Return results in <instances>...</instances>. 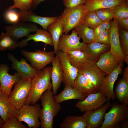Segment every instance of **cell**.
I'll list each match as a JSON object with an SVG mask.
<instances>
[{
  "instance_id": "obj_42",
  "label": "cell",
  "mask_w": 128,
  "mask_h": 128,
  "mask_svg": "<svg viewBox=\"0 0 128 128\" xmlns=\"http://www.w3.org/2000/svg\"><path fill=\"white\" fill-rule=\"evenodd\" d=\"M117 20L119 28L128 30V18Z\"/></svg>"
},
{
  "instance_id": "obj_32",
  "label": "cell",
  "mask_w": 128,
  "mask_h": 128,
  "mask_svg": "<svg viewBox=\"0 0 128 128\" xmlns=\"http://www.w3.org/2000/svg\"><path fill=\"white\" fill-rule=\"evenodd\" d=\"M18 47L17 42L14 41L6 32L0 34V50H13Z\"/></svg>"
},
{
  "instance_id": "obj_45",
  "label": "cell",
  "mask_w": 128,
  "mask_h": 128,
  "mask_svg": "<svg viewBox=\"0 0 128 128\" xmlns=\"http://www.w3.org/2000/svg\"><path fill=\"white\" fill-rule=\"evenodd\" d=\"M46 0H33L32 4V9H35L41 2Z\"/></svg>"
},
{
  "instance_id": "obj_39",
  "label": "cell",
  "mask_w": 128,
  "mask_h": 128,
  "mask_svg": "<svg viewBox=\"0 0 128 128\" xmlns=\"http://www.w3.org/2000/svg\"><path fill=\"white\" fill-rule=\"evenodd\" d=\"M5 16L6 20L10 23H14L18 22V13L13 9H9L5 13Z\"/></svg>"
},
{
  "instance_id": "obj_10",
  "label": "cell",
  "mask_w": 128,
  "mask_h": 128,
  "mask_svg": "<svg viewBox=\"0 0 128 128\" xmlns=\"http://www.w3.org/2000/svg\"><path fill=\"white\" fill-rule=\"evenodd\" d=\"M6 32L16 42L21 38L27 37L31 32H36L38 29L35 23L18 22L10 26L5 27Z\"/></svg>"
},
{
  "instance_id": "obj_23",
  "label": "cell",
  "mask_w": 128,
  "mask_h": 128,
  "mask_svg": "<svg viewBox=\"0 0 128 128\" xmlns=\"http://www.w3.org/2000/svg\"><path fill=\"white\" fill-rule=\"evenodd\" d=\"M51 63V75L52 90L54 95H56L63 80V75L60 62L57 54H56Z\"/></svg>"
},
{
  "instance_id": "obj_5",
  "label": "cell",
  "mask_w": 128,
  "mask_h": 128,
  "mask_svg": "<svg viewBox=\"0 0 128 128\" xmlns=\"http://www.w3.org/2000/svg\"><path fill=\"white\" fill-rule=\"evenodd\" d=\"M32 78H21L16 82L8 96L9 99L19 110L26 104L31 88Z\"/></svg>"
},
{
  "instance_id": "obj_13",
  "label": "cell",
  "mask_w": 128,
  "mask_h": 128,
  "mask_svg": "<svg viewBox=\"0 0 128 128\" xmlns=\"http://www.w3.org/2000/svg\"><path fill=\"white\" fill-rule=\"evenodd\" d=\"M111 28L109 44L110 51L120 63H122L125 56L123 52L120 45L119 36V27L117 20L115 18L113 19Z\"/></svg>"
},
{
  "instance_id": "obj_20",
  "label": "cell",
  "mask_w": 128,
  "mask_h": 128,
  "mask_svg": "<svg viewBox=\"0 0 128 128\" xmlns=\"http://www.w3.org/2000/svg\"><path fill=\"white\" fill-rule=\"evenodd\" d=\"M25 39L17 42L18 47L22 48L28 45L27 42L32 40L34 42H41L45 44L44 50L47 45L53 46V43L51 35L47 31L41 28L38 29L36 33L33 34H29Z\"/></svg>"
},
{
  "instance_id": "obj_7",
  "label": "cell",
  "mask_w": 128,
  "mask_h": 128,
  "mask_svg": "<svg viewBox=\"0 0 128 128\" xmlns=\"http://www.w3.org/2000/svg\"><path fill=\"white\" fill-rule=\"evenodd\" d=\"M21 53L30 62L32 66L38 70L43 69L50 64L55 54L54 51L47 52L45 50H39L33 52L23 50Z\"/></svg>"
},
{
  "instance_id": "obj_19",
  "label": "cell",
  "mask_w": 128,
  "mask_h": 128,
  "mask_svg": "<svg viewBox=\"0 0 128 128\" xmlns=\"http://www.w3.org/2000/svg\"><path fill=\"white\" fill-rule=\"evenodd\" d=\"M96 63L106 76L110 73L120 63L110 50L102 54L99 57L98 61Z\"/></svg>"
},
{
  "instance_id": "obj_3",
  "label": "cell",
  "mask_w": 128,
  "mask_h": 128,
  "mask_svg": "<svg viewBox=\"0 0 128 128\" xmlns=\"http://www.w3.org/2000/svg\"><path fill=\"white\" fill-rule=\"evenodd\" d=\"M88 11L84 4L66 8L59 16L63 26V34H68L71 30L82 24Z\"/></svg>"
},
{
  "instance_id": "obj_51",
  "label": "cell",
  "mask_w": 128,
  "mask_h": 128,
  "mask_svg": "<svg viewBox=\"0 0 128 128\" xmlns=\"http://www.w3.org/2000/svg\"><path fill=\"white\" fill-rule=\"evenodd\" d=\"M127 1L128 2V0H125Z\"/></svg>"
},
{
  "instance_id": "obj_1",
  "label": "cell",
  "mask_w": 128,
  "mask_h": 128,
  "mask_svg": "<svg viewBox=\"0 0 128 128\" xmlns=\"http://www.w3.org/2000/svg\"><path fill=\"white\" fill-rule=\"evenodd\" d=\"M52 69V66L46 67L38 70L32 78L31 92L26 104H35L45 91L49 89L52 90L51 82Z\"/></svg>"
},
{
  "instance_id": "obj_33",
  "label": "cell",
  "mask_w": 128,
  "mask_h": 128,
  "mask_svg": "<svg viewBox=\"0 0 128 128\" xmlns=\"http://www.w3.org/2000/svg\"><path fill=\"white\" fill-rule=\"evenodd\" d=\"M102 22L95 11H88L84 17L83 24L90 28L94 29L101 24Z\"/></svg>"
},
{
  "instance_id": "obj_44",
  "label": "cell",
  "mask_w": 128,
  "mask_h": 128,
  "mask_svg": "<svg viewBox=\"0 0 128 128\" xmlns=\"http://www.w3.org/2000/svg\"><path fill=\"white\" fill-rule=\"evenodd\" d=\"M112 20L103 21L101 24L102 26L105 29H110L111 25Z\"/></svg>"
},
{
  "instance_id": "obj_2",
  "label": "cell",
  "mask_w": 128,
  "mask_h": 128,
  "mask_svg": "<svg viewBox=\"0 0 128 128\" xmlns=\"http://www.w3.org/2000/svg\"><path fill=\"white\" fill-rule=\"evenodd\" d=\"M51 89H47L41 96L42 108L39 119L41 128H52L53 119L61 110L59 103L55 102Z\"/></svg>"
},
{
  "instance_id": "obj_34",
  "label": "cell",
  "mask_w": 128,
  "mask_h": 128,
  "mask_svg": "<svg viewBox=\"0 0 128 128\" xmlns=\"http://www.w3.org/2000/svg\"><path fill=\"white\" fill-rule=\"evenodd\" d=\"M117 19L128 18V2L124 1L112 8Z\"/></svg>"
},
{
  "instance_id": "obj_16",
  "label": "cell",
  "mask_w": 128,
  "mask_h": 128,
  "mask_svg": "<svg viewBox=\"0 0 128 128\" xmlns=\"http://www.w3.org/2000/svg\"><path fill=\"white\" fill-rule=\"evenodd\" d=\"M19 22H29L39 24L46 30H48V27L50 24L56 21L58 16L52 17H43L36 15L32 10H20L18 12Z\"/></svg>"
},
{
  "instance_id": "obj_40",
  "label": "cell",
  "mask_w": 128,
  "mask_h": 128,
  "mask_svg": "<svg viewBox=\"0 0 128 128\" xmlns=\"http://www.w3.org/2000/svg\"><path fill=\"white\" fill-rule=\"evenodd\" d=\"M110 29H105V31L93 41L109 45L110 35Z\"/></svg>"
},
{
  "instance_id": "obj_36",
  "label": "cell",
  "mask_w": 128,
  "mask_h": 128,
  "mask_svg": "<svg viewBox=\"0 0 128 128\" xmlns=\"http://www.w3.org/2000/svg\"><path fill=\"white\" fill-rule=\"evenodd\" d=\"M95 11L102 21L111 20L115 18L114 14L112 8L101 9H97Z\"/></svg>"
},
{
  "instance_id": "obj_26",
  "label": "cell",
  "mask_w": 128,
  "mask_h": 128,
  "mask_svg": "<svg viewBox=\"0 0 128 128\" xmlns=\"http://www.w3.org/2000/svg\"><path fill=\"white\" fill-rule=\"evenodd\" d=\"M125 0H86L84 4L88 11H95L105 8H112L115 6Z\"/></svg>"
},
{
  "instance_id": "obj_29",
  "label": "cell",
  "mask_w": 128,
  "mask_h": 128,
  "mask_svg": "<svg viewBox=\"0 0 128 128\" xmlns=\"http://www.w3.org/2000/svg\"><path fill=\"white\" fill-rule=\"evenodd\" d=\"M60 128H87L85 120L82 115H67L59 125Z\"/></svg>"
},
{
  "instance_id": "obj_9",
  "label": "cell",
  "mask_w": 128,
  "mask_h": 128,
  "mask_svg": "<svg viewBox=\"0 0 128 128\" xmlns=\"http://www.w3.org/2000/svg\"><path fill=\"white\" fill-rule=\"evenodd\" d=\"M78 69V72L87 77L99 91L100 86L106 75L97 66L96 62L88 59Z\"/></svg>"
},
{
  "instance_id": "obj_31",
  "label": "cell",
  "mask_w": 128,
  "mask_h": 128,
  "mask_svg": "<svg viewBox=\"0 0 128 128\" xmlns=\"http://www.w3.org/2000/svg\"><path fill=\"white\" fill-rule=\"evenodd\" d=\"M66 53L71 64L73 66L78 68L82 65L88 59L84 52L81 51H71Z\"/></svg>"
},
{
  "instance_id": "obj_22",
  "label": "cell",
  "mask_w": 128,
  "mask_h": 128,
  "mask_svg": "<svg viewBox=\"0 0 128 128\" xmlns=\"http://www.w3.org/2000/svg\"><path fill=\"white\" fill-rule=\"evenodd\" d=\"M18 110L9 101L3 91H0V116L5 123L10 118L15 116Z\"/></svg>"
},
{
  "instance_id": "obj_35",
  "label": "cell",
  "mask_w": 128,
  "mask_h": 128,
  "mask_svg": "<svg viewBox=\"0 0 128 128\" xmlns=\"http://www.w3.org/2000/svg\"><path fill=\"white\" fill-rule=\"evenodd\" d=\"M119 36L121 50L125 56H128V30L119 28Z\"/></svg>"
},
{
  "instance_id": "obj_46",
  "label": "cell",
  "mask_w": 128,
  "mask_h": 128,
  "mask_svg": "<svg viewBox=\"0 0 128 128\" xmlns=\"http://www.w3.org/2000/svg\"><path fill=\"white\" fill-rule=\"evenodd\" d=\"M123 78L128 80V66H126L123 70Z\"/></svg>"
},
{
  "instance_id": "obj_47",
  "label": "cell",
  "mask_w": 128,
  "mask_h": 128,
  "mask_svg": "<svg viewBox=\"0 0 128 128\" xmlns=\"http://www.w3.org/2000/svg\"><path fill=\"white\" fill-rule=\"evenodd\" d=\"M120 127L123 128H128V120L121 122L120 123Z\"/></svg>"
},
{
  "instance_id": "obj_43",
  "label": "cell",
  "mask_w": 128,
  "mask_h": 128,
  "mask_svg": "<svg viewBox=\"0 0 128 128\" xmlns=\"http://www.w3.org/2000/svg\"><path fill=\"white\" fill-rule=\"evenodd\" d=\"M93 29L95 37V41L96 39L105 30L102 26L101 24L99 25Z\"/></svg>"
},
{
  "instance_id": "obj_27",
  "label": "cell",
  "mask_w": 128,
  "mask_h": 128,
  "mask_svg": "<svg viewBox=\"0 0 128 128\" xmlns=\"http://www.w3.org/2000/svg\"><path fill=\"white\" fill-rule=\"evenodd\" d=\"M115 98L120 103L128 105V80L122 78L118 81L114 90Z\"/></svg>"
},
{
  "instance_id": "obj_38",
  "label": "cell",
  "mask_w": 128,
  "mask_h": 128,
  "mask_svg": "<svg viewBox=\"0 0 128 128\" xmlns=\"http://www.w3.org/2000/svg\"><path fill=\"white\" fill-rule=\"evenodd\" d=\"M27 126L22 123L15 116L12 117L4 123L2 128H27Z\"/></svg>"
},
{
  "instance_id": "obj_28",
  "label": "cell",
  "mask_w": 128,
  "mask_h": 128,
  "mask_svg": "<svg viewBox=\"0 0 128 128\" xmlns=\"http://www.w3.org/2000/svg\"><path fill=\"white\" fill-rule=\"evenodd\" d=\"M47 28L53 39L54 51L56 54L57 53V46L59 38L63 34V26L60 16L58 17V19L56 21L48 25Z\"/></svg>"
},
{
  "instance_id": "obj_24",
  "label": "cell",
  "mask_w": 128,
  "mask_h": 128,
  "mask_svg": "<svg viewBox=\"0 0 128 128\" xmlns=\"http://www.w3.org/2000/svg\"><path fill=\"white\" fill-rule=\"evenodd\" d=\"M110 49L109 45L93 41L87 44L83 51L88 59L96 62L102 54L110 50Z\"/></svg>"
},
{
  "instance_id": "obj_18",
  "label": "cell",
  "mask_w": 128,
  "mask_h": 128,
  "mask_svg": "<svg viewBox=\"0 0 128 128\" xmlns=\"http://www.w3.org/2000/svg\"><path fill=\"white\" fill-rule=\"evenodd\" d=\"M9 68L6 64H0V84L1 89L9 96L12 87L21 77L17 73L13 75L9 74L8 72Z\"/></svg>"
},
{
  "instance_id": "obj_41",
  "label": "cell",
  "mask_w": 128,
  "mask_h": 128,
  "mask_svg": "<svg viewBox=\"0 0 128 128\" xmlns=\"http://www.w3.org/2000/svg\"><path fill=\"white\" fill-rule=\"evenodd\" d=\"M86 0H63V3L66 8L76 6L84 4Z\"/></svg>"
},
{
  "instance_id": "obj_4",
  "label": "cell",
  "mask_w": 128,
  "mask_h": 128,
  "mask_svg": "<svg viewBox=\"0 0 128 128\" xmlns=\"http://www.w3.org/2000/svg\"><path fill=\"white\" fill-rule=\"evenodd\" d=\"M111 108L105 113L100 128H116L120 127V123L128 119V105L118 101L111 103Z\"/></svg>"
},
{
  "instance_id": "obj_49",
  "label": "cell",
  "mask_w": 128,
  "mask_h": 128,
  "mask_svg": "<svg viewBox=\"0 0 128 128\" xmlns=\"http://www.w3.org/2000/svg\"><path fill=\"white\" fill-rule=\"evenodd\" d=\"M123 61H124L128 65V56H126L124 59Z\"/></svg>"
},
{
  "instance_id": "obj_21",
  "label": "cell",
  "mask_w": 128,
  "mask_h": 128,
  "mask_svg": "<svg viewBox=\"0 0 128 128\" xmlns=\"http://www.w3.org/2000/svg\"><path fill=\"white\" fill-rule=\"evenodd\" d=\"M73 87L87 96L99 91L87 77L78 72L75 80Z\"/></svg>"
},
{
  "instance_id": "obj_37",
  "label": "cell",
  "mask_w": 128,
  "mask_h": 128,
  "mask_svg": "<svg viewBox=\"0 0 128 128\" xmlns=\"http://www.w3.org/2000/svg\"><path fill=\"white\" fill-rule=\"evenodd\" d=\"M13 0L14 2V4L10 6L9 9L18 8L20 10H32V4L33 0Z\"/></svg>"
},
{
  "instance_id": "obj_12",
  "label": "cell",
  "mask_w": 128,
  "mask_h": 128,
  "mask_svg": "<svg viewBox=\"0 0 128 128\" xmlns=\"http://www.w3.org/2000/svg\"><path fill=\"white\" fill-rule=\"evenodd\" d=\"M63 71V82L65 85L73 87L75 80L78 73V68L73 66L70 63L66 53L61 51H57Z\"/></svg>"
},
{
  "instance_id": "obj_30",
  "label": "cell",
  "mask_w": 128,
  "mask_h": 128,
  "mask_svg": "<svg viewBox=\"0 0 128 128\" xmlns=\"http://www.w3.org/2000/svg\"><path fill=\"white\" fill-rule=\"evenodd\" d=\"M78 36L83 41V42L87 44L94 41L95 37L93 29L90 28L83 23L73 29Z\"/></svg>"
},
{
  "instance_id": "obj_15",
  "label": "cell",
  "mask_w": 128,
  "mask_h": 128,
  "mask_svg": "<svg viewBox=\"0 0 128 128\" xmlns=\"http://www.w3.org/2000/svg\"><path fill=\"white\" fill-rule=\"evenodd\" d=\"M122 64L120 63L112 72L105 76L100 86V91L106 97L108 101L111 100L114 101L115 99L114 85L119 75L121 73Z\"/></svg>"
},
{
  "instance_id": "obj_25",
  "label": "cell",
  "mask_w": 128,
  "mask_h": 128,
  "mask_svg": "<svg viewBox=\"0 0 128 128\" xmlns=\"http://www.w3.org/2000/svg\"><path fill=\"white\" fill-rule=\"evenodd\" d=\"M75 88L67 85H65L63 90L59 94L54 95L55 102L60 103L69 100L77 99L82 101L87 97Z\"/></svg>"
},
{
  "instance_id": "obj_6",
  "label": "cell",
  "mask_w": 128,
  "mask_h": 128,
  "mask_svg": "<svg viewBox=\"0 0 128 128\" xmlns=\"http://www.w3.org/2000/svg\"><path fill=\"white\" fill-rule=\"evenodd\" d=\"M41 109L39 104H26L18 110L15 117L20 122L26 123L30 128H38L40 126Z\"/></svg>"
},
{
  "instance_id": "obj_17",
  "label": "cell",
  "mask_w": 128,
  "mask_h": 128,
  "mask_svg": "<svg viewBox=\"0 0 128 128\" xmlns=\"http://www.w3.org/2000/svg\"><path fill=\"white\" fill-rule=\"evenodd\" d=\"M8 57L12 62V69L17 71L21 78H32L36 75L38 71V70L29 64L26 60L23 58H22L19 61L13 54L10 53L8 54Z\"/></svg>"
},
{
  "instance_id": "obj_11",
  "label": "cell",
  "mask_w": 128,
  "mask_h": 128,
  "mask_svg": "<svg viewBox=\"0 0 128 128\" xmlns=\"http://www.w3.org/2000/svg\"><path fill=\"white\" fill-rule=\"evenodd\" d=\"M107 101L106 97L99 91L88 95L83 100L78 101L75 107L83 112L96 110L102 106Z\"/></svg>"
},
{
  "instance_id": "obj_50",
  "label": "cell",
  "mask_w": 128,
  "mask_h": 128,
  "mask_svg": "<svg viewBox=\"0 0 128 128\" xmlns=\"http://www.w3.org/2000/svg\"><path fill=\"white\" fill-rule=\"evenodd\" d=\"M1 86H0V91L1 90Z\"/></svg>"
},
{
  "instance_id": "obj_8",
  "label": "cell",
  "mask_w": 128,
  "mask_h": 128,
  "mask_svg": "<svg viewBox=\"0 0 128 128\" xmlns=\"http://www.w3.org/2000/svg\"><path fill=\"white\" fill-rule=\"evenodd\" d=\"M80 38L73 29L70 34H63L60 37L57 47V51L67 53L71 51H83L87 44L80 41Z\"/></svg>"
},
{
  "instance_id": "obj_14",
  "label": "cell",
  "mask_w": 128,
  "mask_h": 128,
  "mask_svg": "<svg viewBox=\"0 0 128 128\" xmlns=\"http://www.w3.org/2000/svg\"><path fill=\"white\" fill-rule=\"evenodd\" d=\"M111 103L107 101L101 107L95 110L85 112L82 115L87 128H100L107 110L111 106Z\"/></svg>"
},
{
  "instance_id": "obj_48",
  "label": "cell",
  "mask_w": 128,
  "mask_h": 128,
  "mask_svg": "<svg viewBox=\"0 0 128 128\" xmlns=\"http://www.w3.org/2000/svg\"><path fill=\"white\" fill-rule=\"evenodd\" d=\"M4 122L2 119L0 117V128H2Z\"/></svg>"
}]
</instances>
